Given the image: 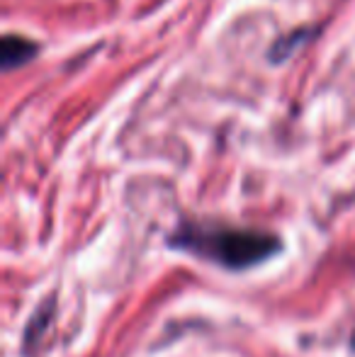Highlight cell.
I'll list each match as a JSON object with an SVG mask.
<instances>
[{"instance_id": "cell-1", "label": "cell", "mask_w": 355, "mask_h": 357, "mask_svg": "<svg viewBox=\"0 0 355 357\" xmlns=\"http://www.w3.org/2000/svg\"><path fill=\"white\" fill-rule=\"evenodd\" d=\"M176 248L192 250L229 270H246L273 258L280 250V238L256 229H204L183 226L173 236Z\"/></svg>"}, {"instance_id": "cell-2", "label": "cell", "mask_w": 355, "mask_h": 357, "mask_svg": "<svg viewBox=\"0 0 355 357\" xmlns=\"http://www.w3.org/2000/svg\"><path fill=\"white\" fill-rule=\"evenodd\" d=\"M39 54V44L20 34H5L0 42V63L3 71H15V68L29 63Z\"/></svg>"}, {"instance_id": "cell-3", "label": "cell", "mask_w": 355, "mask_h": 357, "mask_svg": "<svg viewBox=\"0 0 355 357\" xmlns=\"http://www.w3.org/2000/svg\"><path fill=\"white\" fill-rule=\"evenodd\" d=\"M52 311H54V306L47 311V316H52ZM47 316H44V319H47ZM44 319H42V321H44ZM29 328H39V331H44V324H42V326H37V319H32V326H29Z\"/></svg>"}, {"instance_id": "cell-4", "label": "cell", "mask_w": 355, "mask_h": 357, "mask_svg": "<svg viewBox=\"0 0 355 357\" xmlns=\"http://www.w3.org/2000/svg\"><path fill=\"white\" fill-rule=\"evenodd\" d=\"M353 348H355V338H353Z\"/></svg>"}]
</instances>
